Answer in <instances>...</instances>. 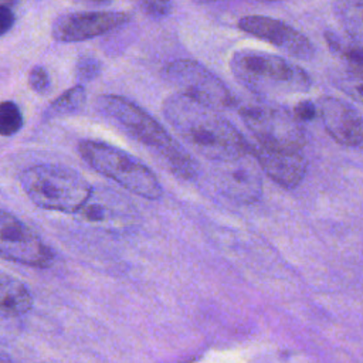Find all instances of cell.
I'll list each match as a JSON object with an SVG mask.
<instances>
[{"mask_svg": "<svg viewBox=\"0 0 363 363\" xmlns=\"http://www.w3.org/2000/svg\"><path fill=\"white\" fill-rule=\"evenodd\" d=\"M163 116L196 153L224 162L250 153V142L218 111L182 94L163 101Z\"/></svg>", "mask_w": 363, "mask_h": 363, "instance_id": "cell-1", "label": "cell"}, {"mask_svg": "<svg viewBox=\"0 0 363 363\" xmlns=\"http://www.w3.org/2000/svg\"><path fill=\"white\" fill-rule=\"evenodd\" d=\"M96 109L119 125L133 139L156 153L177 177L191 180L199 173L197 162L172 138V135L145 109L130 99L104 94L96 96Z\"/></svg>", "mask_w": 363, "mask_h": 363, "instance_id": "cell-2", "label": "cell"}, {"mask_svg": "<svg viewBox=\"0 0 363 363\" xmlns=\"http://www.w3.org/2000/svg\"><path fill=\"white\" fill-rule=\"evenodd\" d=\"M230 69L244 88L261 96L303 94L312 86V79L303 68L261 50L235 51L230 60Z\"/></svg>", "mask_w": 363, "mask_h": 363, "instance_id": "cell-3", "label": "cell"}, {"mask_svg": "<svg viewBox=\"0 0 363 363\" xmlns=\"http://www.w3.org/2000/svg\"><path fill=\"white\" fill-rule=\"evenodd\" d=\"M28 199L44 210L79 213L92 197L86 179L71 167L61 164H35L20 176Z\"/></svg>", "mask_w": 363, "mask_h": 363, "instance_id": "cell-4", "label": "cell"}, {"mask_svg": "<svg viewBox=\"0 0 363 363\" xmlns=\"http://www.w3.org/2000/svg\"><path fill=\"white\" fill-rule=\"evenodd\" d=\"M84 162L126 190L146 200H157L162 186L156 174L138 157L102 140L84 139L78 143Z\"/></svg>", "mask_w": 363, "mask_h": 363, "instance_id": "cell-5", "label": "cell"}, {"mask_svg": "<svg viewBox=\"0 0 363 363\" xmlns=\"http://www.w3.org/2000/svg\"><path fill=\"white\" fill-rule=\"evenodd\" d=\"M238 113L255 138V145L264 149L296 153L306 143V132L302 123L292 111L279 104L262 99L252 101L241 105Z\"/></svg>", "mask_w": 363, "mask_h": 363, "instance_id": "cell-6", "label": "cell"}, {"mask_svg": "<svg viewBox=\"0 0 363 363\" xmlns=\"http://www.w3.org/2000/svg\"><path fill=\"white\" fill-rule=\"evenodd\" d=\"M163 78L189 96L216 111L235 105V98L227 85L210 69L193 60H174L163 68Z\"/></svg>", "mask_w": 363, "mask_h": 363, "instance_id": "cell-7", "label": "cell"}, {"mask_svg": "<svg viewBox=\"0 0 363 363\" xmlns=\"http://www.w3.org/2000/svg\"><path fill=\"white\" fill-rule=\"evenodd\" d=\"M0 257L28 267L45 268L52 264L51 248L11 213L0 210Z\"/></svg>", "mask_w": 363, "mask_h": 363, "instance_id": "cell-8", "label": "cell"}, {"mask_svg": "<svg viewBox=\"0 0 363 363\" xmlns=\"http://www.w3.org/2000/svg\"><path fill=\"white\" fill-rule=\"evenodd\" d=\"M213 180L217 190L235 203H254L262 193L261 172L251 153L214 162Z\"/></svg>", "mask_w": 363, "mask_h": 363, "instance_id": "cell-9", "label": "cell"}, {"mask_svg": "<svg viewBox=\"0 0 363 363\" xmlns=\"http://www.w3.org/2000/svg\"><path fill=\"white\" fill-rule=\"evenodd\" d=\"M130 18L126 11H75L58 16L52 23V37L61 43L85 41L123 26Z\"/></svg>", "mask_w": 363, "mask_h": 363, "instance_id": "cell-10", "label": "cell"}, {"mask_svg": "<svg viewBox=\"0 0 363 363\" xmlns=\"http://www.w3.org/2000/svg\"><path fill=\"white\" fill-rule=\"evenodd\" d=\"M238 27L247 34L275 45L291 57L311 60L315 55V47L311 40L278 18L258 14L245 16L238 20Z\"/></svg>", "mask_w": 363, "mask_h": 363, "instance_id": "cell-11", "label": "cell"}, {"mask_svg": "<svg viewBox=\"0 0 363 363\" xmlns=\"http://www.w3.org/2000/svg\"><path fill=\"white\" fill-rule=\"evenodd\" d=\"M315 105L316 116L319 115L326 132L335 142L349 147L362 145V116L352 104L332 95H323Z\"/></svg>", "mask_w": 363, "mask_h": 363, "instance_id": "cell-12", "label": "cell"}, {"mask_svg": "<svg viewBox=\"0 0 363 363\" xmlns=\"http://www.w3.org/2000/svg\"><path fill=\"white\" fill-rule=\"evenodd\" d=\"M250 153L255 159L258 167L277 184L285 189H295L306 174V160L301 152H274L250 143Z\"/></svg>", "mask_w": 363, "mask_h": 363, "instance_id": "cell-13", "label": "cell"}, {"mask_svg": "<svg viewBox=\"0 0 363 363\" xmlns=\"http://www.w3.org/2000/svg\"><path fill=\"white\" fill-rule=\"evenodd\" d=\"M33 306V298L27 286L14 277L0 271V315L20 316Z\"/></svg>", "mask_w": 363, "mask_h": 363, "instance_id": "cell-14", "label": "cell"}, {"mask_svg": "<svg viewBox=\"0 0 363 363\" xmlns=\"http://www.w3.org/2000/svg\"><path fill=\"white\" fill-rule=\"evenodd\" d=\"M325 41L329 48L343 58L347 64V68L362 74V43L350 38L345 33H337L335 30H326Z\"/></svg>", "mask_w": 363, "mask_h": 363, "instance_id": "cell-15", "label": "cell"}, {"mask_svg": "<svg viewBox=\"0 0 363 363\" xmlns=\"http://www.w3.org/2000/svg\"><path fill=\"white\" fill-rule=\"evenodd\" d=\"M335 16L340 23L343 33L350 38L362 43V21L363 3L362 1H337L333 4Z\"/></svg>", "mask_w": 363, "mask_h": 363, "instance_id": "cell-16", "label": "cell"}, {"mask_svg": "<svg viewBox=\"0 0 363 363\" xmlns=\"http://www.w3.org/2000/svg\"><path fill=\"white\" fill-rule=\"evenodd\" d=\"M86 99V94H85V88L78 84L69 89H67L64 94H61L58 98H55L47 113L51 116H61V115H69L74 112H78Z\"/></svg>", "mask_w": 363, "mask_h": 363, "instance_id": "cell-17", "label": "cell"}, {"mask_svg": "<svg viewBox=\"0 0 363 363\" xmlns=\"http://www.w3.org/2000/svg\"><path fill=\"white\" fill-rule=\"evenodd\" d=\"M23 126L20 108L11 101L0 102V135L10 136L17 133Z\"/></svg>", "mask_w": 363, "mask_h": 363, "instance_id": "cell-18", "label": "cell"}, {"mask_svg": "<svg viewBox=\"0 0 363 363\" xmlns=\"http://www.w3.org/2000/svg\"><path fill=\"white\" fill-rule=\"evenodd\" d=\"M102 69L101 61L94 55H81L75 64V78L79 82H89L95 79Z\"/></svg>", "mask_w": 363, "mask_h": 363, "instance_id": "cell-19", "label": "cell"}, {"mask_svg": "<svg viewBox=\"0 0 363 363\" xmlns=\"http://www.w3.org/2000/svg\"><path fill=\"white\" fill-rule=\"evenodd\" d=\"M28 84L34 92L47 94L51 88V81L47 69L41 65L33 67L28 74Z\"/></svg>", "mask_w": 363, "mask_h": 363, "instance_id": "cell-20", "label": "cell"}, {"mask_svg": "<svg viewBox=\"0 0 363 363\" xmlns=\"http://www.w3.org/2000/svg\"><path fill=\"white\" fill-rule=\"evenodd\" d=\"M140 7L143 13H146L150 17L162 18L167 16L172 10V3L169 1H143L140 3Z\"/></svg>", "mask_w": 363, "mask_h": 363, "instance_id": "cell-21", "label": "cell"}, {"mask_svg": "<svg viewBox=\"0 0 363 363\" xmlns=\"http://www.w3.org/2000/svg\"><path fill=\"white\" fill-rule=\"evenodd\" d=\"M292 113L295 115V118L302 123L306 121H312L313 118H316V105L315 102L306 99V101H301L292 111Z\"/></svg>", "mask_w": 363, "mask_h": 363, "instance_id": "cell-22", "label": "cell"}, {"mask_svg": "<svg viewBox=\"0 0 363 363\" xmlns=\"http://www.w3.org/2000/svg\"><path fill=\"white\" fill-rule=\"evenodd\" d=\"M14 24V13L4 4H0V35L6 34Z\"/></svg>", "mask_w": 363, "mask_h": 363, "instance_id": "cell-23", "label": "cell"}, {"mask_svg": "<svg viewBox=\"0 0 363 363\" xmlns=\"http://www.w3.org/2000/svg\"><path fill=\"white\" fill-rule=\"evenodd\" d=\"M0 363H11V359L6 353L0 352Z\"/></svg>", "mask_w": 363, "mask_h": 363, "instance_id": "cell-24", "label": "cell"}]
</instances>
